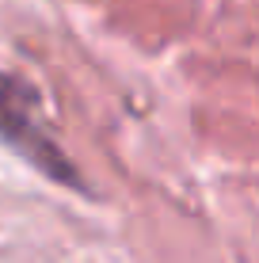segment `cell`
Here are the masks:
<instances>
[{"label": "cell", "mask_w": 259, "mask_h": 263, "mask_svg": "<svg viewBox=\"0 0 259 263\" xmlns=\"http://www.w3.org/2000/svg\"><path fill=\"white\" fill-rule=\"evenodd\" d=\"M0 138H4L12 149H19L31 164H38L42 172L57 179H69L73 183V172H69V160L61 157V149L53 145V138L46 134V126L38 122V103H34V92L23 84V80L0 72Z\"/></svg>", "instance_id": "cell-1"}]
</instances>
